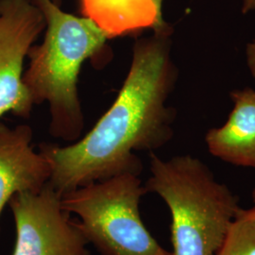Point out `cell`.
I'll use <instances>...</instances> for the list:
<instances>
[{"instance_id":"obj_1","label":"cell","mask_w":255,"mask_h":255,"mask_svg":"<svg viewBox=\"0 0 255 255\" xmlns=\"http://www.w3.org/2000/svg\"><path fill=\"white\" fill-rule=\"evenodd\" d=\"M171 32H153L132 47L127 77L109 110L69 146L40 145L50 165L48 183L62 196L92 182L142 171L135 151H151L173 135V110L166 105L178 78Z\"/></svg>"},{"instance_id":"obj_2","label":"cell","mask_w":255,"mask_h":255,"mask_svg":"<svg viewBox=\"0 0 255 255\" xmlns=\"http://www.w3.org/2000/svg\"><path fill=\"white\" fill-rule=\"evenodd\" d=\"M34 1L44 12L46 29L43 42L28 51L23 82L34 105H48L50 134L74 143L84 128L78 86L82 65L109 38L90 18L67 13L51 0Z\"/></svg>"},{"instance_id":"obj_3","label":"cell","mask_w":255,"mask_h":255,"mask_svg":"<svg viewBox=\"0 0 255 255\" xmlns=\"http://www.w3.org/2000/svg\"><path fill=\"white\" fill-rule=\"evenodd\" d=\"M145 188L160 196L170 211V255H215L240 210L233 192L191 155L163 160L150 152Z\"/></svg>"},{"instance_id":"obj_4","label":"cell","mask_w":255,"mask_h":255,"mask_svg":"<svg viewBox=\"0 0 255 255\" xmlns=\"http://www.w3.org/2000/svg\"><path fill=\"white\" fill-rule=\"evenodd\" d=\"M146 193L139 176L123 174L62 196L63 209L101 255H160L166 252L143 223L139 204Z\"/></svg>"},{"instance_id":"obj_5","label":"cell","mask_w":255,"mask_h":255,"mask_svg":"<svg viewBox=\"0 0 255 255\" xmlns=\"http://www.w3.org/2000/svg\"><path fill=\"white\" fill-rule=\"evenodd\" d=\"M9 208L16 228L12 255H90L88 242L47 182L39 192L16 193Z\"/></svg>"},{"instance_id":"obj_6","label":"cell","mask_w":255,"mask_h":255,"mask_svg":"<svg viewBox=\"0 0 255 255\" xmlns=\"http://www.w3.org/2000/svg\"><path fill=\"white\" fill-rule=\"evenodd\" d=\"M46 29L34 0H0V119L11 114L28 119L33 102L23 82L28 51Z\"/></svg>"},{"instance_id":"obj_7","label":"cell","mask_w":255,"mask_h":255,"mask_svg":"<svg viewBox=\"0 0 255 255\" xmlns=\"http://www.w3.org/2000/svg\"><path fill=\"white\" fill-rule=\"evenodd\" d=\"M32 139L28 125L9 127L0 122V216L14 194L39 192L49 182L50 165L34 150Z\"/></svg>"},{"instance_id":"obj_8","label":"cell","mask_w":255,"mask_h":255,"mask_svg":"<svg viewBox=\"0 0 255 255\" xmlns=\"http://www.w3.org/2000/svg\"><path fill=\"white\" fill-rule=\"evenodd\" d=\"M164 0H80L82 15L91 19L109 39L146 29L171 32L163 16Z\"/></svg>"},{"instance_id":"obj_9","label":"cell","mask_w":255,"mask_h":255,"mask_svg":"<svg viewBox=\"0 0 255 255\" xmlns=\"http://www.w3.org/2000/svg\"><path fill=\"white\" fill-rule=\"evenodd\" d=\"M234 107L221 127L205 136L208 150L230 164L255 167V91L251 88L231 94Z\"/></svg>"},{"instance_id":"obj_10","label":"cell","mask_w":255,"mask_h":255,"mask_svg":"<svg viewBox=\"0 0 255 255\" xmlns=\"http://www.w3.org/2000/svg\"><path fill=\"white\" fill-rule=\"evenodd\" d=\"M215 255H255V206L240 208Z\"/></svg>"},{"instance_id":"obj_11","label":"cell","mask_w":255,"mask_h":255,"mask_svg":"<svg viewBox=\"0 0 255 255\" xmlns=\"http://www.w3.org/2000/svg\"><path fill=\"white\" fill-rule=\"evenodd\" d=\"M246 60L248 67L255 81V39L247 45Z\"/></svg>"},{"instance_id":"obj_12","label":"cell","mask_w":255,"mask_h":255,"mask_svg":"<svg viewBox=\"0 0 255 255\" xmlns=\"http://www.w3.org/2000/svg\"><path fill=\"white\" fill-rule=\"evenodd\" d=\"M255 11V0H242V12Z\"/></svg>"},{"instance_id":"obj_13","label":"cell","mask_w":255,"mask_h":255,"mask_svg":"<svg viewBox=\"0 0 255 255\" xmlns=\"http://www.w3.org/2000/svg\"><path fill=\"white\" fill-rule=\"evenodd\" d=\"M52 2H54L55 4H57V5H59L60 6V4H61V2H62V0H51Z\"/></svg>"},{"instance_id":"obj_14","label":"cell","mask_w":255,"mask_h":255,"mask_svg":"<svg viewBox=\"0 0 255 255\" xmlns=\"http://www.w3.org/2000/svg\"><path fill=\"white\" fill-rule=\"evenodd\" d=\"M253 198H254V201H255V190H254V193H253Z\"/></svg>"},{"instance_id":"obj_15","label":"cell","mask_w":255,"mask_h":255,"mask_svg":"<svg viewBox=\"0 0 255 255\" xmlns=\"http://www.w3.org/2000/svg\"><path fill=\"white\" fill-rule=\"evenodd\" d=\"M170 255L169 253H166V254H164V255Z\"/></svg>"}]
</instances>
